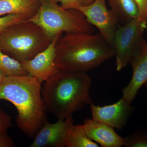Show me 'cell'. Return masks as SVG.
I'll return each instance as SVG.
<instances>
[{
	"mask_svg": "<svg viewBox=\"0 0 147 147\" xmlns=\"http://www.w3.org/2000/svg\"><path fill=\"white\" fill-rule=\"evenodd\" d=\"M41 84L28 74L6 76L0 84V100H7L16 107L17 126L31 139H34L47 120Z\"/></svg>",
	"mask_w": 147,
	"mask_h": 147,
	"instance_id": "obj_1",
	"label": "cell"
},
{
	"mask_svg": "<svg viewBox=\"0 0 147 147\" xmlns=\"http://www.w3.org/2000/svg\"><path fill=\"white\" fill-rule=\"evenodd\" d=\"M115 56L99 32L65 33L55 46V63L62 71L87 73Z\"/></svg>",
	"mask_w": 147,
	"mask_h": 147,
	"instance_id": "obj_2",
	"label": "cell"
},
{
	"mask_svg": "<svg viewBox=\"0 0 147 147\" xmlns=\"http://www.w3.org/2000/svg\"><path fill=\"white\" fill-rule=\"evenodd\" d=\"M92 79L86 72L59 70L46 82L41 96L47 113L64 120L93 103L90 95Z\"/></svg>",
	"mask_w": 147,
	"mask_h": 147,
	"instance_id": "obj_3",
	"label": "cell"
},
{
	"mask_svg": "<svg viewBox=\"0 0 147 147\" xmlns=\"http://www.w3.org/2000/svg\"><path fill=\"white\" fill-rule=\"evenodd\" d=\"M39 1L36 13L27 21L37 24L52 40L63 32H94L93 26L78 9H65L54 0Z\"/></svg>",
	"mask_w": 147,
	"mask_h": 147,
	"instance_id": "obj_4",
	"label": "cell"
},
{
	"mask_svg": "<svg viewBox=\"0 0 147 147\" xmlns=\"http://www.w3.org/2000/svg\"><path fill=\"white\" fill-rule=\"evenodd\" d=\"M52 40L38 25L26 21L3 32L0 35V47L4 53L21 62L34 57Z\"/></svg>",
	"mask_w": 147,
	"mask_h": 147,
	"instance_id": "obj_5",
	"label": "cell"
},
{
	"mask_svg": "<svg viewBox=\"0 0 147 147\" xmlns=\"http://www.w3.org/2000/svg\"><path fill=\"white\" fill-rule=\"evenodd\" d=\"M147 24L134 18L119 25L116 32L113 49L116 67L120 71L129 64L131 58L145 41L144 34Z\"/></svg>",
	"mask_w": 147,
	"mask_h": 147,
	"instance_id": "obj_6",
	"label": "cell"
},
{
	"mask_svg": "<svg viewBox=\"0 0 147 147\" xmlns=\"http://www.w3.org/2000/svg\"><path fill=\"white\" fill-rule=\"evenodd\" d=\"M76 9L84 14L90 24L98 29L105 41L113 48L119 22L113 11L108 9L105 0H94L89 5L79 6Z\"/></svg>",
	"mask_w": 147,
	"mask_h": 147,
	"instance_id": "obj_7",
	"label": "cell"
},
{
	"mask_svg": "<svg viewBox=\"0 0 147 147\" xmlns=\"http://www.w3.org/2000/svg\"><path fill=\"white\" fill-rule=\"evenodd\" d=\"M61 34L57 36L44 50L31 59L20 62L28 75L33 76L42 84L59 71L55 63V46Z\"/></svg>",
	"mask_w": 147,
	"mask_h": 147,
	"instance_id": "obj_8",
	"label": "cell"
},
{
	"mask_svg": "<svg viewBox=\"0 0 147 147\" xmlns=\"http://www.w3.org/2000/svg\"><path fill=\"white\" fill-rule=\"evenodd\" d=\"M92 119L121 130L126 125L129 116L134 111L131 103L124 98L111 105L100 106L90 104Z\"/></svg>",
	"mask_w": 147,
	"mask_h": 147,
	"instance_id": "obj_9",
	"label": "cell"
},
{
	"mask_svg": "<svg viewBox=\"0 0 147 147\" xmlns=\"http://www.w3.org/2000/svg\"><path fill=\"white\" fill-rule=\"evenodd\" d=\"M74 124L72 116L51 123L46 121L37 133L30 147H65L66 138L69 129Z\"/></svg>",
	"mask_w": 147,
	"mask_h": 147,
	"instance_id": "obj_10",
	"label": "cell"
},
{
	"mask_svg": "<svg viewBox=\"0 0 147 147\" xmlns=\"http://www.w3.org/2000/svg\"><path fill=\"white\" fill-rule=\"evenodd\" d=\"M132 69L130 82L122 90L123 98L131 103L140 89L147 82V42L145 40L131 58Z\"/></svg>",
	"mask_w": 147,
	"mask_h": 147,
	"instance_id": "obj_11",
	"label": "cell"
},
{
	"mask_svg": "<svg viewBox=\"0 0 147 147\" xmlns=\"http://www.w3.org/2000/svg\"><path fill=\"white\" fill-rule=\"evenodd\" d=\"M88 137L103 147H121L124 138L117 134L114 128L92 119H86L83 124Z\"/></svg>",
	"mask_w": 147,
	"mask_h": 147,
	"instance_id": "obj_12",
	"label": "cell"
},
{
	"mask_svg": "<svg viewBox=\"0 0 147 147\" xmlns=\"http://www.w3.org/2000/svg\"><path fill=\"white\" fill-rule=\"evenodd\" d=\"M39 5V0H0V16L19 13L32 17Z\"/></svg>",
	"mask_w": 147,
	"mask_h": 147,
	"instance_id": "obj_13",
	"label": "cell"
},
{
	"mask_svg": "<svg viewBox=\"0 0 147 147\" xmlns=\"http://www.w3.org/2000/svg\"><path fill=\"white\" fill-rule=\"evenodd\" d=\"M111 10L122 24L139 18L138 7L133 0H108Z\"/></svg>",
	"mask_w": 147,
	"mask_h": 147,
	"instance_id": "obj_14",
	"label": "cell"
},
{
	"mask_svg": "<svg viewBox=\"0 0 147 147\" xmlns=\"http://www.w3.org/2000/svg\"><path fill=\"white\" fill-rule=\"evenodd\" d=\"M97 143L88 137L82 125H73L69 129L65 141V147H98Z\"/></svg>",
	"mask_w": 147,
	"mask_h": 147,
	"instance_id": "obj_15",
	"label": "cell"
},
{
	"mask_svg": "<svg viewBox=\"0 0 147 147\" xmlns=\"http://www.w3.org/2000/svg\"><path fill=\"white\" fill-rule=\"evenodd\" d=\"M0 70L6 76L28 75L20 62L3 52L0 47Z\"/></svg>",
	"mask_w": 147,
	"mask_h": 147,
	"instance_id": "obj_16",
	"label": "cell"
},
{
	"mask_svg": "<svg viewBox=\"0 0 147 147\" xmlns=\"http://www.w3.org/2000/svg\"><path fill=\"white\" fill-rule=\"evenodd\" d=\"M31 17L26 14L19 13L0 16V35L10 27L26 21Z\"/></svg>",
	"mask_w": 147,
	"mask_h": 147,
	"instance_id": "obj_17",
	"label": "cell"
},
{
	"mask_svg": "<svg viewBox=\"0 0 147 147\" xmlns=\"http://www.w3.org/2000/svg\"><path fill=\"white\" fill-rule=\"evenodd\" d=\"M126 147H147V132H138L124 138Z\"/></svg>",
	"mask_w": 147,
	"mask_h": 147,
	"instance_id": "obj_18",
	"label": "cell"
},
{
	"mask_svg": "<svg viewBox=\"0 0 147 147\" xmlns=\"http://www.w3.org/2000/svg\"><path fill=\"white\" fill-rule=\"evenodd\" d=\"M11 117L0 108V132L6 133L7 129L12 126Z\"/></svg>",
	"mask_w": 147,
	"mask_h": 147,
	"instance_id": "obj_19",
	"label": "cell"
},
{
	"mask_svg": "<svg viewBox=\"0 0 147 147\" xmlns=\"http://www.w3.org/2000/svg\"><path fill=\"white\" fill-rule=\"evenodd\" d=\"M138 7L139 19L147 24V0H133Z\"/></svg>",
	"mask_w": 147,
	"mask_h": 147,
	"instance_id": "obj_20",
	"label": "cell"
},
{
	"mask_svg": "<svg viewBox=\"0 0 147 147\" xmlns=\"http://www.w3.org/2000/svg\"><path fill=\"white\" fill-rule=\"evenodd\" d=\"M57 3H60L61 6L65 9H76L79 6L84 5L83 0H54Z\"/></svg>",
	"mask_w": 147,
	"mask_h": 147,
	"instance_id": "obj_21",
	"label": "cell"
},
{
	"mask_svg": "<svg viewBox=\"0 0 147 147\" xmlns=\"http://www.w3.org/2000/svg\"><path fill=\"white\" fill-rule=\"evenodd\" d=\"M14 146L13 140L7 133L0 132V147Z\"/></svg>",
	"mask_w": 147,
	"mask_h": 147,
	"instance_id": "obj_22",
	"label": "cell"
},
{
	"mask_svg": "<svg viewBox=\"0 0 147 147\" xmlns=\"http://www.w3.org/2000/svg\"><path fill=\"white\" fill-rule=\"evenodd\" d=\"M5 76H6L3 73L1 70H0V84L3 82Z\"/></svg>",
	"mask_w": 147,
	"mask_h": 147,
	"instance_id": "obj_23",
	"label": "cell"
},
{
	"mask_svg": "<svg viewBox=\"0 0 147 147\" xmlns=\"http://www.w3.org/2000/svg\"><path fill=\"white\" fill-rule=\"evenodd\" d=\"M84 2V5H88L91 3L94 0H83Z\"/></svg>",
	"mask_w": 147,
	"mask_h": 147,
	"instance_id": "obj_24",
	"label": "cell"
},
{
	"mask_svg": "<svg viewBox=\"0 0 147 147\" xmlns=\"http://www.w3.org/2000/svg\"><path fill=\"white\" fill-rule=\"evenodd\" d=\"M145 86H146V89L147 93V82H146V84H145Z\"/></svg>",
	"mask_w": 147,
	"mask_h": 147,
	"instance_id": "obj_25",
	"label": "cell"
}]
</instances>
